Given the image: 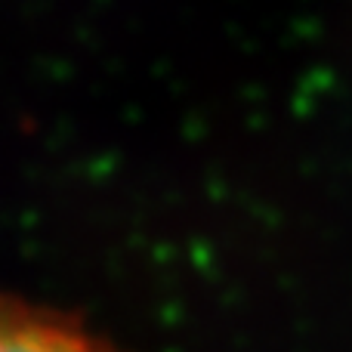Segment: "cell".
I'll return each instance as SVG.
<instances>
[{"instance_id": "obj_1", "label": "cell", "mask_w": 352, "mask_h": 352, "mask_svg": "<svg viewBox=\"0 0 352 352\" xmlns=\"http://www.w3.org/2000/svg\"><path fill=\"white\" fill-rule=\"evenodd\" d=\"M0 352H124L80 318L0 294Z\"/></svg>"}]
</instances>
